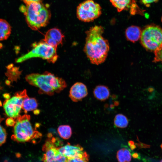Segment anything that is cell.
<instances>
[{
  "instance_id": "20",
  "label": "cell",
  "mask_w": 162,
  "mask_h": 162,
  "mask_svg": "<svg viewBox=\"0 0 162 162\" xmlns=\"http://www.w3.org/2000/svg\"><path fill=\"white\" fill-rule=\"evenodd\" d=\"M58 132L59 136L65 140L69 139L72 135L71 127L68 125H61L58 128Z\"/></svg>"
},
{
  "instance_id": "25",
  "label": "cell",
  "mask_w": 162,
  "mask_h": 162,
  "mask_svg": "<svg viewBox=\"0 0 162 162\" xmlns=\"http://www.w3.org/2000/svg\"><path fill=\"white\" fill-rule=\"evenodd\" d=\"M15 123V122L12 118L9 117L6 120V124L8 126H14Z\"/></svg>"
},
{
  "instance_id": "22",
  "label": "cell",
  "mask_w": 162,
  "mask_h": 162,
  "mask_svg": "<svg viewBox=\"0 0 162 162\" xmlns=\"http://www.w3.org/2000/svg\"><path fill=\"white\" fill-rule=\"evenodd\" d=\"M154 57L153 62L162 63V44L154 51Z\"/></svg>"
},
{
  "instance_id": "2",
  "label": "cell",
  "mask_w": 162,
  "mask_h": 162,
  "mask_svg": "<svg viewBox=\"0 0 162 162\" xmlns=\"http://www.w3.org/2000/svg\"><path fill=\"white\" fill-rule=\"evenodd\" d=\"M26 79L30 84L38 88L40 93L50 95L59 92L67 86L63 79L47 72L42 74L32 73L28 75Z\"/></svg>"
},
{
  "instance_id": "16",
  "label": "cell",
  "mask_w": 162,
  "mask_h": 162,
  "mask_svg": "<svg viewBox=\"0 0 162 162\" xmlns=\"http://www.w3.org/2000/svg\"><path fill=\"white\" fill-rule=\"evenodd\" d=\"M11 27L6 20L0 19V41L7 39L11 32Z\"/></svg>"
},
{
  "instance_id": "12",
  "label": "cell",
  "mask_w": 162,
  "mask_h": 162,
  "mask_svg": "<svg viewBox=\"0 0 162 162\" xmlns=\"http://www.w3.org/2000/svg\"><path fill=\"white\" fill-rule=\"evenodd\" d=\"M64 37L60 29L57 28H53L47 32L43 41L56 49L58 45L62 44Z\"/></svg>"
},
{
  "instance_id": "14",
  "label": "cell",
  "mask_w": 162,
  "mask_h": 162,
  "mask_svg": "<svg viewBox=\"0 0 162 162\" xmlns=\"http://www.w3.org/2000/svg\"><path fill=\"white\" fill-rule=\"evenodd\" d=\"M142 32L140 27L132 26L128 27L126 29L125 35L127 40L133 43H135L140 38Z\"/></svg>"
},
{
  "instance_id": "30",
  "label": "cell",
  "mask_w": 162,
  "mask_h": 162,
  "mask_svg": "<svg viewBox=\"0 0 162 162\" xmlns=\"http://www.w3.org/2000/svg\"><path fill=\"white\" fill-rule=\"evenodd\" d=\"M2 89V87H1V86H0V90H1V89Z\"/></svg>"
},
{
  "instance_id": "28",
  "label": "cell",
  "mask_w": 162,
  "mask_h": 162,
  "mask_svg": "<svg viewBox=\"0 0 162 162\" xmlns=\"http://www.w3.org/2000/svg\"><path fill=\"white\" fill-rule=\"evenodd\" d=\"M132 157L134 158L139 159L140 158V154L134 152L132 154Z\"/></svg>"
},
{
  "instance_id": "13",
  "label": "cell",
  "mask_w": 162,
  "mask_h": 162,
  "mask_svg": "<svg viewBox=\"0 0 162 162\" xmlns=\"http://www.w3.org/2000/svg\"><path fill=\"white\" fill-rule=\"evenodd\" d=\"M88 94L86 86L82 83L77 82L70 88L69 96L74 102L80 101L86 97Z\"/></svg>"
},
{
  "instance_id": "32",
  "label": "cell",
  "mask_w": 162,
  "mask_h": 162,
  "mask_svg": "<svg viewBox=\"0 0 162 162\" xmlns=\"http://www.w3.org/2000/svg\"><path fill=\"white\" fill-rule=\"evenodd\" d=\"M161 22H162V17H161Z\"/></svg>"
},
{
  "instance_id": "24",
  "label": "cell",
  "mask_w": 162,
  "mask_h": 162,
  "mask_svg": "<svg viewBox=\"0 0 162 162\" xmlns=\"http://www.w3.org/2000/svg\"><path fill=\"white\" fill-rule=\"evenodd\" d=\"M158 0H141V2L147 7L150 6V5L153 3L157 2Z\"/></svg>"
},
{
  "instance_id": "7",
  "label": "cell",
  "mask_w": 162,
  "mask_h": 162,
  "mask_svg": "<svg viewBox=\"0 0 162 162\" xmlns=\"http://www.w3.org/2000/svg\"><path fill=\"white\" fill-rule=\"evenodd\" d=\"M76 12L77 17L80 20L89 22L100 16L102 10L100 5L93 0H86L78 5Z\"/></svg>"
},
{
  "instance_id": "4",
  "label": "cell",
  "mask_w": 162,
  "mask_h": 162,
  "mask_svg": "<svg viewBox=\"0 0 162 162\" xmlns=\"http://www.w3.org/2000/svg\"><path fill=\"white\" fill-rule=\"evenodd\" d=\"M33 48L29 52L18 58L17 63L22 62L33 58H40L49 62L54 63L58 56L56 49L50 45L43 40L34 44Z\"/></svg>"
},
{
  "instance_id": "29",
  "label": "cell",
  "mask_w": 162,
  "mask_h": 162,
  "mask_svg": "<svg viewBox=\"0 0 162 162\" xmlns=\"http://www.w3.org/2000/svg\"><path fill=\"white\" fill-rule=\"evenodd\" d=\"M160 147L161 149H162V143L160 145Z\"/></svg>"
},
{
  "instance_id": "27",
  "label": "cell",
  "mask_w": 162,
  "mask_h": 162,
  "mask_svg": "<svg viewBox=\"0 0 162 162\" xmlns=\"http://www.w3.org/2000/svg\"><path fill=\"white\" fill-rule=\"evenodd\" d=\"M128 144L131 150H134L136 148V146L134 142L132 141H130L128 142Z\"/></svg>"
},
{
  "instance_id": "23",
  "label": "cell",
  "mask_w": 162,
  "mask_h": 162,
  "mask_svg": "<svg viewBox=\"0 0 162 162\" xmlns=\"http://www.w3.org/2000/svg\"><path fill=\"white\" fill-rule=\"evenodd\" d=\"M89 156L86 153L82 157L67 158L66 162H88Z\"/></svg>"
},
{
  "instance_id": "3",
  "label": "cell",
  "mask_w": 162,
  "mask_h": 162,
  "mask_svg": "<svg viewBox=\"0 0 162 162\" xmlns=\"http://www.w3.org/2000/svg\"><path fill=\"white\" fill-rule=\"evenodd\" d=\"M20 9L24 13L28 26L34 30L46 26L51 18L50 10L42 2L26 4Z\"/></svg>"
},
{
  "instance_id": "26",
  "label": "cell",
  "mask_w": 162,
  "mask_h": 162,
  "mask_svg": "<svg viewBox=\"0 0 162 162\" xmlns=\"http://www.w3.org/2000/svg\"><path fill=\"white\" fill-rule=\"evenodd\" d=\"M42 0H22L23 2L26 4H28L33 2H42Z\"/></svg>"
},
{
  "instance_id": "11",
  "label": "cell",
  "mask_w": 162,
  "mask_h": 162,
  "mask_svg": "<svg viewBox=\"0 0 162 162\" xmlns=\"http://www.w3.org/2000/svg\"><path fill=\"white\" fill-rule=\"evenodd\" d=\"M57 148L58 151L67 158L82 157L86 153L79 144L72 145L68 143Z\"/></svg>"
},
{
  "instance_id": "15",
  "label": "cell",
  "mask_w": 162,
  "mask_h": 162,
  "mask_svg": "<svg viewBox=\"0 0 162 162\" xmlns=\"http://www.w3.org/2000/svg\"><path fill=\"white\" fill-rule=\"evenodd\" d=\"M95 98L100 101H104L108 99L110 95V92L107 87L102 85L96 86L93 91Z\"/></svg>"
},
{
  "instance_id": "31",
  "label": "cell",
  "mask_w": 162,
  "mask_h": 162,
  "mask_svg": "<svg viewBox=\"0 0 162 162\" xmlns=\"http://www.w3.org/2000/svg\"><path fill=\"white\" fill-rule=\"evenodd\" d=\"M160 162H162V159L161 160Z\"/></svg>"
},
{
  "instance_id": "17",
  "label": "cell",
  "mask_w": 162,
  "mask_h": 162,
  "mask_svg": "<svg viewBox=\"0 0 162 162\" xmlns=\"http://www.w3.org/2000/svg\"><path fill=\"white\" fill-rule=\"evenodd\" d=\"M38 106V103L35 99L29 98L27 96L24 99L22 109L26 113L28 112L35 110Z\"/></svg>"
},
{
  "instance_id": "1",
  "label": "cell",
  "mask_w": 162,
  "mask_h": 162,
  "mask_svg": "<svg viewBox=\"0 0 162 162\" xmlns=\"http://www.w3.org/2000/svg\"><path fill=\"white\" fill-rule=\"evenodd\" d=\"M104 28L95 25L86 32V37L83 50L92 64L98 65L106 60L110 50L108 40L103 36Z\"/></svg>"
},
{
  "instance_id": "18",
  "label": "cell",
  "mask_w": 162,
  "mask_h": 162,
  "mask_svg": "<svg viewBox=\"0 0 162 162\" xmlns=\"http://www.w3.org/2000/svg\"><path fill=\"white\" fill-rule=\"evenodd\" d=\"M116 157L118 162H130L131 160V155L129 149L123 148L118 151Z\"/></svg>"
},
{
  "instance_id": "5",
  "label": "cell",
  "mask_w": 162,
  "mask_h": 162,
  "mask_svg": "<svg viewBox=\"0 0 162 162\" xmlns=\"http://www.w3.org/2000/svg\"><path fill=\"white\" fill-rule=\"evenodd\" d=\"M30 116H19L14 125L13 134L11 139L18 142L29 141L34 138L37 132L34 131L30 121Z\"/></svg>"
},
{
  "instance_id": "9",
  "label": "cell",
  "mask_w": 162,
  "mask_h": 162,
  "mask_svg": "<svg viewBox=\"0 0 162 162\" xmlns=\"http://www.w3.org/2000/svg\"><path fill=\"white\" fill-rule=\"evenodd\" d=\"M44 152L42 160L44 162H66L67 159L61 154L54 144L50 141L46 142L43 147Z\"/></svg>"
},
{
  "instance_id": "10",
  "label": "cell",
  "mask_w": 162,
  "mask_h": 162,
  "mask_svg": "<svg viewBox=\"0 0 162 162\" xmlns=\"http://www.w3.org/2000/svg\"><path fill=\"white\" fill-rule=\"evenodd\" d=\"M112 5L118 12L129 11L131 14L142 13L136 0H109Z\"/></svg>"
},
{
  "instance_id": "6",
  "label": "cell",
  "mask_w": 162,
  "mask_h": 162,
  "mask_svg": "<svg viewBox=\"0 0 162 162\" xmlns=\"http://www.w3.org/2000/svg\"><path fill=\"white\" fill-rule=\"evenodd\" d=\"M140 38L146 50L154 51L162 44V28L154 25H148L142 31Z\"/></svg>"
},
{
  "instance_id": "19",
  "label": "cell",
  "mask_w": 162,
  "mask_h": 162,
  "mask_svg": "<svg viewBox=\"0 0 162 162\" xmlns=\"http://www.w3.org/2000/svg\"><path fill=\"white\" fill-rule=\"evenodd\" d=\"M128 120L124 115L119 114L116 116L114 119V124L116 127L124 128L128 126Z\"/></svg>"
},
{
  "instance_id": "21",
  "label": "cell",
  "mask_w": 162,
  "mask_h": 162,
  "mask_svg": "<svg viewBox=\"0 0 162 162\" xmlns=\"http://www.w3.org/2000/svg\"><path fill=\"white\" fill-rule=\"evenodd\" d=\"M3 119V118L0 117V146L5 142L7 137L6 131L0 124Z\"/></svg>"
},
{
  "instance_id": "8",
  "label": "cell",
  "mask_w": 162,
  "mask_h": 162,
  "mask_svg": "<svg viewBox=\"0 0 162 162\" xmlns=\"http://www.w3.org/2000/svg\"><path fill=\"white\" fill-rule=\"evenodd\" d=\"M28 96L26 89L18 92L3 103V108L6 115L9 117L17 118L22 109L23 101Z\"/></svg>"
}]
</instances>
